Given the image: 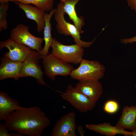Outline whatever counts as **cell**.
<instances>
[{
  "instance_id": "6da1fadb",
  "label": "cell",
  "mask_w": 136,
  "mask_h": 136,
  "mask_svg": "<svg viewBox=\"0 0 136 136\" xmlns=\"http://www.w3.org/2000/svg\"><path fill=\"white\" fill-rule=\"evenodd\" d=\"M5 124L9 131H16L21 136H41L51 121L37 106L23 107L10 114Z\"/></svg>"
},
{
  "instance_id": "7a4b0ae2",
  "label": "cell",
  "mask_w": 136,
  "mask_h": 136,
  "mask_svg": "<svg viewBox=\"0 0 136 136\" xmlns=\"http://www.w3.org/2000/svg\"><path fill=\"white\" fill-rule=\"evenodd\" d=\"M50 47L51 54L66 62L77 65L80 64L84 55L83 48L76 44L65 45L53 38Z\"/></svg>"
},
{
  "instance_id": "3957f363",
  "label": "cell",
  "mask_w": 136,
  "mask_h": 136,
  "mask_svg": "<svg viewBox=\"0 0 136 136\" xmlns=\"http://www.w3.org/2000/svg\"><path fill=\"white\" fill-rule=\"evenodd\" d=\"M80 64L70 73L72 79L79 81L90 79L99 80L105 74V66L98 61L83 59Z\"/></svg>"
},
{
  "instance_id": "277c9868",
  "label": "cell",
  "mask_w": 136,
  "mask_h": 136,
  "mask_svg": "<svg viewBox=\"0 0 136 136\" xmlns=\"http://www.w3.org/2000/svg\"><path fill=\"white\" fill-rule=\"evenodd\" d=\"M65 14L62 4L60 2L56 9L54 14L55 20L56 22V28L59 33L66 36H71L76 44L83 48H88L94 42L95 39L89 42L83 41L81 40L80 33L74 24L65 20L64 17Z\"/></svg>"
},
{
  "instance_id": "5b68a950",
  "label": "cell",
  "mask_w": 136,
  "mask_h": 136,
  "mask_svg": "<svg viewBox=\"0 0 136 136\" xmlns=\"http://www.w3.org/2000/svg\"><path fill=\"white\" fill-rule=\"evenodd\" d=\"M46 76L51 80H55L56 77H63L70 75L75 69L69 63L66 62L49 53L41 56Z\"/></svg>"
},
{
  "instance_id": "8992f818",
  "label": "cell",
  "mask_w": 136,
  "mask_h": 136,
  "mask_svg": "<svg viewBox=\"0 0 136 136\" xmlns=\"http://www.w3.org/2000/svg\"><path fill=\"white\" fill-rule=\"evenodd\" d=\"M41 55L39 52L32 49L22 62L19 77H31L35 78L39 84L44 86L47 85L43 79L44 73L39 64Z\"/></svg>"
},
{
  "instance_id": "52a82bcc",
  "label": "cell",
  "mask_w": 136,
  "mask_h": 136,
  "mask_svg": "<svg viewBox=\"0 0 136 136\" xmlns=\"http://www.w3.org/2000/svg\"><path fill=\"white\" fill-rule=\"evenodd\" d=\"M60 96L64 100L71 105L81 113H84L93 109L96 102L87 97L83 93L69 84Z\"/></svg>"
},
{
  "instance_id": "ba28073f",
  "label": "cell",
  "mask_w": 136,
  "mask_h": 136,
  "mask_svg": "<svg viewBox=\"0 0 136 136\" xmlns=\"http://www.w3.org/2000/svg\"><path fill=\"white\" fill-rule=\"evenodd\" d=\"M29 27L23 24L17 25L11 31L10 38L14 41L27 46L38 52L42 50V44L44 38L36 37L28 30Z\"/></svg>"
},
{
  "instance_id": "9c48e42d",
  "label": "cell",
  "mask_w": 136,
  "mask_h": 136,
  "mask_svg": "<svg viewBox=\"0 0 136 136\" xmlns=\"http://www.w3.org/2000/svg\"><path fill=\"white\" fill-rule=\"evenodd\" d=\"M76 115L74 111L63 116L56 122L52 129L51 136H76Z\"/></svg>"
},
{
  "instance_id": "30bf717a",
  "label": "cell",
  "mask_w": 136,
  "mask_h": 136,
  "mask_svg": "<svg viewBox=\"0 0 136 136\" xmlns=\"http://www.w3.org/2000/svg\"><path fill=\"white\" fill-rule=\"evenodd\" d=\"M7 48L9 51L4 55L11 60L22 62L26 58L32 49L25 45L17 43L11 39L0 42V49Z\"/></svg>"
},
{
  "instance_id": "8fae6325",
  "label": "cell",
  "mask_w": 136,
  "mask_h": 136,
  "mask_svg": "<svg viewBox=\"0 0 136 136\" xmlns=\"http://www.w3.org/2000/svg\"><path fill=\"white\" fill-rule=\"evenodd\" d=\"M75 88L95 102L98 100L103 91L102 84L99 80L95 79L80 81Z\"/></svg>"
},
{
  "instance_id": "7c38bea8",
  "label": "cell",
  "mask_w": 136,
  "mask_h": 136,
  "mask_svg": "<svg viewBox=\"0 0 136 136\" xmlns=\"http://www.w3.org/2000/svg\"><path fill=\"white\" fill-rule=\"evenodd\" d=\"M22 62L13 61L4 55L1 58L0 80L9 78L18 80Z\"/></svg>"
},
{
  "instance_id": "4fadbf2b",
  "label": "cell",
  "mask_w": 136,
  "mask_h": 136,
  "mask_svg": "<svg viewBox=\"0 0 136 136\" xmlns=\"http://www.w3.org/2000/svg\"><path fill=\"white\" fill-rule=\"evenodd\" d=\"M115 126L121 129L133 131L136 129V104L130 106H125Z\"/></svg>"
},
{
  "instance_id": "5bb4252c",
  "label": "cell",
  "mask_w": 136,
  "mask_h": 136,
  "mask_svg": "<svg viewBox=\"0 0 136 136\" xmlns=\"http://www.w3.org/2000/svg\"><path fill=\"white\" fill-rule=\"evenodd\" d=\"M15 2L19 8L24 12L27 18L36 22L38 32H40L43 30L45 25L43 15L45 12L30 4H22L17 1Z\"/></svg>"
},
{
  "instance_id": "9a60e30c",
  "label": "cell",
  "mask_w": 136,
  "mask_h": 136,
  "mask_svg": "<svg viewBox=\"0 0 136 136\" xmlns=\"http://www.w3.org/2000/svg\"><path fill=\"white\" fill-rule=\"evenodd\" d=\"M80 0H60L64 13L69 16L79 32L81 34L84 31L82 30L85 24L84 19L82 16L78 17L75 9V6Z\"/></svg>"
},
{
  "instance_id": "2e32d148",
  "label": "cell",
  "mask_w": 136,
  "mask_h": 136,
  "mask_svg": "<svg viewBox=\"0 0 136 136\" xmlns=\"http://www.w3.org/2000/svg\"><path fill=\"white\" fill-rule=\"evenodd\" d=\"M18 101L6 93L0 91V121L5 120L14 111L21 108Z\"/></svg>"
},
{
  "instance_id": "e0dca14e",
  "label": "cell",
  "mask_w": 136,
  "mask_h": 136,
  "mask_svg": "<svg viewBox=\"0 0 136 136\" xmlns=\"http://www.w3.org/2000/svg\"><path fill=\"white\" fill-rule=\"evenodd\" d=\"M85 127L87 129L107 136H113L118 134L130 136V132L120 129L115 126H112L109 123L86 124Z\"/></svg>"
},
{
  "instance_id": "ac0fdd59",
  "label": "cell",
  "mask_w": 136,
  "mask_h": 136,
  "mask_svg": "<svg viewBox=\"0 0 136 136\" xmlns=\"http://www.w3.org/2000/svg\"><path fill=\"white\" fill-rule=\"evenodd\" d=\"M56 11V9H53L50 11L48 14L45 12L43 17L45 22L43 33L45 45L42 50L39 52L41 56H45L49 53V50L53 38L51 35L52 27L50 22L51 18Z\"/></svg>"
},
{
  "instance_id": "d6986e66",
  "label": "cell",
  "mask_w": 136,
  "mask_h": 136,
  "mask_svg": "<svg viewBox=\"0 0 136 136\" xmlns=\"http://www.w3.org/2000/svg\"><path fill=\"white\" fill-rule=\"evenodd\" d=\"M8 2H18L26 4H32L44 12L50 11L54 5V0H7Z\"/></svg>"
},
{
  "instance_id": "ffe728a7",
  "label": "cell",
  "mask_w": 136,
  "mask_h": 136,
  "mask_svg": "<svg viewBox=\"0 0 136 136\" xmlns=\"http://www.w3.org/2000/svg\"><path fill=\"white\" fill-rule=\"evenodd\" d=\"M9 8L8 3H1L0 5V31L8 28L7 20V11Z\"/></svg>"
},
{
  "instance_id": "44dd1931",
  "label": "cell",
  "mask_w": 136,
  "mask_h": 136,
  "mask_svg": "<svg viewBox=\"0 0 136 136\" xmlns=\"http://www.w3.org/2000/svg\"><path fill=\"white\" fill-rule=\"evenodd\" d=\"M119 105L116 101L113 100H109L105 103L103 109L106 113L112 114L116 113L119 109Z\"/></svg>"
},
{
  "instance_id": "7402d4cb",
  "label": "cell",
  "mask_w": 136,
  "mask_h": 136,
  "mask_svg": "<svg viewBox=\"0 0 136 136\" xmlns=\"http://www.w3.org/2000/svg\"><path fill=\"white\" fill-rule=\"evenodd\" d=\"M9 130L4 124L0 123V136H11L10 133L8 132Z\"/></svg>"
},
{
  "instance_id": "603a6c76",
  "label": "cell",
  "mask_w": 136,
  "mask_h": 136,
  "mask_svg": "<svg viewBox=\"0 0 136 136\" xmlns=\"http://www.w3.org/2000/svg\"><path fill=\"white\" fill-rule=\"evenodd\" d=\"M121 42L124 44L136 42V36L130 38L122 39L121 40Z\"/></svg>"
},
{
  "instance_id": "cb8c5ba5",
  "label": "cell",
  "mask_w": 136,
  "mask_h": 136,
  "mask_svg": "<svg viewBox=\"0 0 136 136\" xmlns=\"http://www.w3.org/2000/svg\"><path fill=\"white\" fill-rule=\"evenodd\" d=\"M127 2L129 6L136 13V0H127Z\"/></svg>"
},
{
  "instance_id": "d4e9b609",
  "label": "cell",
  "mask_w": 136,
  "mask_h": 136,
  "mask_svg": "<svg viewBox=\"0 0 136 136\" xmlns=\"http://www.w3.org/2000/svg\"><path fill=\"white\" fill-rule=\"evenodd\" d=\"M77 129L80 135L81 136H84V135L85 131L81 125H79L77 127Z\"/></svg>"
},
{
  "instance_id": "484cf974",
  "label": "cell",
  "mask_w": 136,
  "mask_h": 136,
  "mask_svg": "<svg viewBox=\"0 0 136 136\" xmlns=\"http://www.w3.org/2000/svg\"><path fill=\"white\" fill-rule=\"evenodd\" d=\"M130 136H136V129L130 132Z\"/></svg>"
},
{
  "instance_id": "4316f807",
  "label": "cell",
  "mask_w": 136,
  "mask_h": 136,
  "mask_svg": "<svg viewBox=\"0 0 136 136\" xmlns=\"http://www.w3.org/2000/svg\"><path fill=\"white\" fill-rule=\"evenodd\" d=\"M8 2L7 0H0L1 3H8Z\"/></svg>"
},
{
  "instance_id": "83f0119b",
  "label": "cell",
  "mask_w": 136,
  "mask_h": 136,
  "mask_svg": "<svg viewBox=\"0 0 136 136\" xmlns=\"http://www.w3.org/2000/svg\"><path fill=\"white\" fill-rule=\"evenodd\" d=\"M135 88L136 89V84H135Z\"/></svg>"
},
{
  "instance_id": "f1b7e54d",
  "label": "cell",
  "mask_w": 136,
  "mask_h": 136,
  "mask_svg": "<svg viewBox=\"0 0 136 136\" xmlns=\"http://www.w3.org/2000/svg\"><path fill=\"white\" fill-rule=\"evenodd\" d=\"M136 43V42H135Z\"/></svg>"
}]
</instances>
